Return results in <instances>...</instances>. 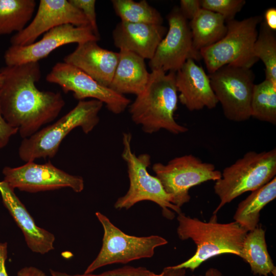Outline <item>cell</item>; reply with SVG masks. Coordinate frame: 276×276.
Wrapping results in <instances>:
<instances>
[{
    "instance_id": "d4e9b609",
    "label": "cell",
    "mask_w": 276,
    "mask_h": 276,
    "mask_svg": "<svg viewBox=\"0 0 276 276\" xmlns=\"http://www.w3.org/2000/svg\"><path fill=\"white\" fill-rule=\"evenodd\" d=\"M251 117L276 124V84L267 79L255 84L251 101Z\"/></svg>"
},
{
    "instance_id": "74e56055",
    "label": "cell",
    "mask_w": 276,
    "mask_h": 276,
    "mask_svg": "<svg viewBox=\"0 0 276 276\" xmlns=\"http://www.w3.org/2000/svg\"><path fill=\"white\" fill-rule=\"evenodd\" d=\"M3 82V77H2V76L0 74V88H1V87H2V86Z\"/></svg>"
},
{
    "instance_id": "603a6c76",
    "label": "cell",
    "mask_w": 276,
    "mask_h": 276,
    "mask_svg": "<svg viewBox=\"0 0 276 276\" xmlns=\"http://www.w3.org/2000/svg\"><path fill=\"white\" fill-rule=\"evenodd\" d=\"M276 197V177L251 194L239 204L234 219L248 232L258 226L260 212Z\"/></svg>"
},
{
    "instance_id": "f1b7e54d",
    "label": "cell",
    "mask_w": 276,
    "mask_h": 276,
    "mask_svg": "<svg viewBox=\"0 0 276 276\" xmlns=\"http://www.w3.org/2000/svg\"><path fill=\"white\" fill-rule=\"evenodd\" d=\"M50 271L51 276H160V273L156 274L146 267L141 266L135 267L131 266H124L98 274L83 273L71 275L52 269H50Z\"/></svg>"
},
{
    "instance_id": "4dcf8cb0",
    "label": "cell",
    "mask_w": 276,
    "mask_h": 276,
    "mask_svg": "<svg viewBox=\"0 0 276 276\" xmlns=\"http://www.w3.org/2000/svg\"><path fill=\"white\" fill-rule=\"evenodd\" d=\"M179 8L183 16L191 20L202 8L201 0H181Z\"/></svg>"
},
{
    "instance_id": "9a60e30c",
    "label": "cell",
    "mask_w": 276,
    "mask_h": 276,
    "mask_svg": "<svg viewBox=\"0 0 276 276\" xmlns=\"http://www.w3.org/2000/svg\"><path fill=\"white\" fill-rule=\"evenodd\" d=\"M89 26L83 12L66 0H40L31 22L10 39L11 45L25 46L35 42L42 34L59 26Z\"/></svg>"
},
{
    "instance_id": "7a4b0ae2",
    "label": "cell",
    "mask_w": 276,
    "mask_h": 276,
    "mask_svg": "<svg viewBox=\"0 0 276 276\" xmlns=\"http://www.w3.org/2000/svg\"><path fill=\"white\" fill-rule=\"evenodd\" d=\"M175 76L173 72L151 71L145 89L129 104L132 121L145 132L151 134L164 129L178 134L188 130L174 118L178 99Z\"/></svg>"
},
{
    "instance_id": "4316f807",
    "label": "cell",
    "mask_w": 276,
    "mask_h": 276,
    "mask_svg": "<svg viewBox=\"0 0 276 276\" xmlns=\"http://www.w3.org/2000/svg\"><path fill=\"white\" fill-rule=\"evenodd\" d=\"M253 52L254 55L264 64L265 79L276 84V37L274 31L264 21L261 22Z\"/></svg>"
},
{
    "instance_id": "d6986e66",
    "label": "cell",
    "mask_w": 276,
    "mask_h": 276,
    "mask_svg": "<svg viewBox=\"0 0 276 276\" xmlns=\"http://www.w3.org/2000/svg\"><path fill=\"white\" fill-rule=\"evenodd\" d=\"M0 193L4 205L22 232L28 247L41 255L53 250L55 236L37 226L14 190L4 180L0 181Z\"/></svg>"
},
{
    "instance_id": "cb8c5ba5",
    "label": "cell",
    "mask_w": 276,
    "mask_h": 276,
    "mask_svg": "<svg viewBox=\"0 0 276 276\" xmlns=\"http://www.w3.org/2000/svg\"><path fill=\"white\" fill-rule=\"evenodd\" d=\"M36 6L34 0H0V35L24 30Z\"/></svg>"
},
{
    "instance_id": "7402d4cb",
    "label": "cell",
    "mask_w": 276,
    "mask_h": 276,
    "mask_svg": "<svg viewBox=\"0 0 276 276\" xmlns=\"http://www.w3.org/2000/svg\"><path fill=\"white\" fill-rule=\"evenodd\" d=\"M239 257L249 264L255 274L268 276L275 271V267L267 250L265 232L261 226L248 232Z\"/></svg>"
},
{
    "instance_id": "e575fe53",
    "label": "cell",
    "mask_w": 276,
    "mask_h": 276,
    "mask_svg": "<svg viewBox=\"0 0 276 276\" xmlns=\"http://www.w3.org/2000/svg\"><path fill=\"white\" fill-rule=\"evenodd\" d=\"M17 276H48L41 269L34 266H26L20 269Z\"/></svg>"
},
{
    "instance_id": "30bf717a",
    "label": "cell",
    "mask_w": 276,
    "mask_h": 276,
    "mask_svg": "<svg viewBox=\"0 0 276 276\" xmlns=\"http://www.w3.org/2000/svg\"><path fill=\"white\" fill-rule=\"evenodd\" d=\"M208 76L225 118L236 122L248 120L255 85L251 68L227 64Z\"/></svg>"
},
{
    "instance_id": "6da1fadb",
    "label": "cell",
    "mask_w": 276,
    "mask_h": 276,
    "mask_svg": "<svg viewBox=\"0 0 276 276\" xmlns=\"http://www.w3.org/2000/svg\"><path fill=\"white\" fill-rule=\"evenodd\" d=\"M2 114L22 139L34 134L54 121L65 105L61 94L41 91L36 86L41 77L39 63L28 62L0 69Z\"/></svg>"
},
{
    "instance_id": "9c48e42d",
    "label": "cell",
    "mask_w": 276,
    "mask_h": 276,
    "mask_svg": "<svg viewBox=\"0 0 276 276\" xmlns=\"http://www.w3.org/2000/svg\"><path fill=\"white\" fill-rule=\"evenodd\" d=\"M152 170L170 196L172 204L180 208L188 202L191 188L209 180L216 181L221 172L214 165L202 162L192 154L176 157L166 165L154 164Z\"/></svg>"
},
{
    "instance_id": "4fadbf2b",
    "label": "cell",
    "mask_w": 276,
    "mask_h": 276,
    "mask_svg": "<svg viewBox=\"0 0 276 276\" xmlns=\"http://www.w3.org/2000/svg\"><path fill=\"white\" fill-rule=\"evenodd\" d=\"M47 81L59 85L65 93L71 91L79 101L91 98L105 104L112 113H122L130 100L104 86L83 71L65 62L57 63L46 76Z\"/></svg>"
},
{
    "instance_id": "52a82bcc",
    "label": "cell",
    "mask_w": 276,
    "mask_h": 276,
    "mask_svg": "<svg viewBox=\"0 0 276 276\" xmlns=\"http://www.w3.org/2000/svg\"><path fill=\"white\" fill-rule=\"evenodd\" d=\"M262 21L261 16H255L225 22L224 37L199 51L209 74L227 64L251 68L259 60L253 48L258 34L257 26Z\"/></svg>"
},
{
    "instance_id": "2e32d148",
    "label": "cell",
    "mask_w": 276,
    "mask_h": 276,
    "mask_svg": "<svg viewBox=\"0 0 276 276\" xmlns=\"http://www.w3.org/2000/svg\"><path fill=\"white\" fill-rule=\"evenodd\" d=\"M175 82L178 98L190 111L213 109L218 103L209 76L194 60L188 59L176 72Z\"/></svg>"
},
{
    "instance_id": "5b68a950",
    "label": "cell",
    "mask_w": 276,
    "mask_h": 276,
    "mask_svg": "<svg viewBox=\"0 0 276 276\" xmlns=\"http://www.w3.org/2000/svg\"><path fill=\"white\" fill-rule=\"evenodd\" d=\"M276 175V149L257 152L250 151L224 169L214 188L220 203L213 212L236 197L253 191L270 181Z\"/></svg>"
},
{
    "instance_id": "484cf974",
    "label": "cell",
    "mask_w": 276,
    "mask_h": 276,
    "mask_svg": "<svg viewBox=\"0 0 276 276\" xmlns=\"http://www.w3.org/2000/svg\"><path fill=\"white\" fill-rule=\"evenodd\" d=\"M113 8L121 21L130 23L162 25L163 18L146 0H112Z\"/></svg>"
},
{
    "instance_id": "8992f818",
    "label": "cell",
    "mask_w": 276,
    "mask_h": 276,
    "mask_svg": "<svg viewBox=\"0 0 276 276\" xmlns=\"http://www.w3.org/2000/svg\"><path fill=\"white\" fill-rule=\"evenodd\" d=\"M131 139L130 133H123L122 157L127 164L129 187L127 193L117 200L114 208L128 210L140 201H151L161 208L164 217L173 219L175 215L171 210L179 214L180 208L171 203L159 180L149 173L150 156L144 153L137 156L132 151Z\"/></svg>"
},
{
    "instance_id": "ffe728a7",
    "label": "cell",
    "mask_w": 276,
    "mask_h": 276,
    "mask_svg": "<svg viewBox=\"0 0 276 276\" xmlns=\"http://www.w3.org/2000/svg\"><path fill=\"white\" fill-rule=\"evenodd\" d=\"M119 53V62L108 88L123 95L136 96L145 89L150 76L145 59L125 50H120Z\"/></svg>"
},
{
    "instance_id": "83f0119b",
    "label": "cell",
    "mask_w": 276,
    "mask_h": 276,
    "mask_svg": "<svg viewBox=\"0 0 276 276\" xmlns=\"http://www.w3.org/2000/svg\"><path fill=\"white\" fill-rule=\"evenodd\" d=\"M201 7L222 15L225 22L234 19L246 2L244 0H201Z\"/></svg>"
},
{
    "instance_id": "5bb4252c",
    "label": "cell",
    "mask_w": 276,
    "mask_h": 276,
    "mask_svg": "<svg viewBox=\"0 0 276 276\" xmlns=\"http://www.w3.org/2000/svg\"><path fill=\"white\" fill-rule=\"evenodd\" d=\"M99 40L90 26L77 27L66 24L53 28L37 42L25 46L10 45L4 55L6 65L38 62L63 45Z\"/></svg>"
},
{
    "instance_id": "3957f363",
    "label": "cell",
    "mask_w": 276,
    "mask_h": 276,
    "mask_svg": "<svg viewBox=\"0 0 276 276\" xmlns=\"http://www.w3.org/2000/svg\"><path fill=\"white\" fill-rule=\"evenodd\" d=\"M177 220V233L182 240L191 239L196 245L194 255L188 260L173 266L194 271L203 262L222 254L240 256L243 241L248 231L236 221L227 223L217 222L213 215L208 222L191 218L180 212Z\"/></svg>"
},
{
    "instance_id": "d590c367",
    "label": "cell",
    "mask_w": 276,
    "mask_h": 276,
    "mask_svg": "<svg viewBox=\"0 0 276 276\" xmlns=\"http://www.w3.org/2000/svg\"><path fill=\"white\" fill-rule=\"evenodd\" d=\"M160 276H187L185 268H175L173 266L165 267Z\"/></svg>"
},
{
    "instance_id": "f546056e",
    "label": "cell",
    "mask_w": 276,
    "mask_h": 276,
    "mask_svg": "<svg viewBox=\"0 0 276 276\" xmlns=\"http://www.w3.org/2000/svg\"><path fill=\"white\" fill-rule=\"evenodd\" d=\"M71 4L81 10L86 17L94 34L100 39L97 22L95 0H69Z\"/></svg>"
},
{
    "instance_id": "1f68e13d",
    "label": "cell",
    "mask_w": 276,
    "mask_h": 276,
    "mask_svg": "<svg viewBox=\"0 0 276 276\" xmlns=\"http://www.w3.org/2000/svg\"><path fill=\"white\" fill-rule=\"evenodd\" d=\"M18 132L17 129L11 126L4 118L0 107V149L5 147L11 136Z\"/></svg>"
},
{
    "instance_id": "277c9868",
    "label": "cell",
    "mask_w": 276,
    "mask_h": 276,
    "mask_svg": "<svg viewBox=\"0 0 276 276\" xmlns=\"http://www.w3.org/2000/svg\"><path fill=\"white\" fill-rule=\"evenodd\" d=\"M103 103L97 100L79 101L76 106L54 123L23 139L18 148L20 158L26 162L53 158L61 143L74 128L80 127L87 134L99 122Z\"/></svg>"
},
{
    "instance_id": "7c38bea8",
    "label": "cell",
    "mask_w": 276,
    "mask_h": 276,
    "mask_svg": "<svg viewBox=\"0 0 276 276\" xmlns=\"http://www.w3.org/2000/svg\"><path fill=\"white\" fill-rule=\"evenodd\" d=\"M2 173L3 180L13 190L17 189L29 193L64 188H70L80 193L84 187L82 177L68 174L50 162L44 164L28 162L17 167H5Z\"/></svg>"
},
{
    "instance_id": "44dd1931",
    "label": "cell",
    "mask_w": 276,
    "mask_h": 276,
    "mask_svg": "<svg viewBox=\"0 0 276 276\" xmlns=\"http://www.w3.org/2000/svg\"><path fill=\"white\" fill-rule=\"evenodd\" d=\"M189 26L193 48L198 52L222 39L227 32L222 15L203 8L190 20Z\"/></svg>"
},
{
    "instance_id": "8fae6325",
    "label": "cell",
    "mask_w": 276,
    "mask_h": 276,
    "mask_svg": "<svg viewBox=\"0 0 276 276\" xmlns=\"http://www.w3.org/2000/svg\"><path fill=\"white\" fill-rule=\"evenodd\" d=\"M169 28L153 57L149 60L151 71L176 72L188 59H201L194 50L189 22L179 7L175 6L167 16Z\"/></svg>"
},
{
    "instance_id": "836d02e7",
    "label": "cell",
    "mask_w": 276,
    "mask_h": 276,
    "mask_svg": "<svg viewBox=\"0 0 276 276\" xmlns=\"http://www.w3.org/2000/svg\"><path fill=\"white\" fill-rule=\"evenodd\" d=\"M265 22L272 30H276V9L270 8L267 9L264 14Z\"/></svg>"
},
{
    "instance_id": "ac0fdd59",
    "label": "cell",
    "mask_w": 276,
    "mask_h": 276,
    "mask_svg": "<svg viewBox=\"0 0 276 276\" xmlns=\"http://www.w3.org/2000/svg\"><path fill=\"white\" fill-rule=\"evenodd\" d=\"M167 32V28L162 25L121 21L112 31V38L116 48L149 60Z\"/></svg>"
},
{
    "instance_id": "d6a6232c",
    "label": "cell",
    "mask_w": 276,
    "mask_h": 276,
    "mask_svg": "<svg viewBox=\"0 0 276 276\" xmlns=\"http://www.w3.org/2000/svg\"><path fill=\"white\" fill-rule=\"evenodd\" d=\"M7 258V243H0V276H9L5 263Z\"/></svg>"
},
{
    "instance_id": "e0dca14e",
    "label": "cell",
    "mask_w": 276,
    "mask_h": 276,
    "mask_svg": "<svg viewBox=\"0 0 276 276\" xmlns=\"http://www.w3.org/2000/svg\"><path fill=\"white\" fill-rule=\"evenodd\" d=\"M119 59V52L104 49L96 41H88L77 44L75 50L64 57L63 61L80 69L100 84L108 87Z\"/></svg>"
},
{
    "instance_id": "ba28073f",
    "label": "cell",
    "mask_w": 276,
    "mask_h": 276,
    "mask_svg": "<svg viewBox=\"0 0 276 276\" xmlns=\"http://www.w3.org/2000/svg\"><path fill=\"white\" fill-rule=\"evenodd\" d=\"M96 216L104 230L101 249L84 273H91L102 267L116 263L126 264L132 261L151 258L155 249L168 243L157 235L137 237L128 235L115 226L99 212Z\"/></svg>"
},
{
    "instance_id": "8d00e7d4",
    "label": "cell",
    "mask_w": 276,
    "mask_h": 276,
    "mask_svg": "<svg viewBox=\"0 0 276 276\" xmlns=\"http://www.w3.org/2000/svg\"><path fill=\"white\" fill-rule=\"evenodd\" d=\"M196 276V275H193ZM199 276H222V274L219 270L214 268L209 269L205 273L204 275Z\"/></svg>"
}]
</instances>
